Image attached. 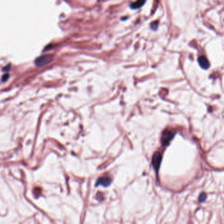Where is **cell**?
<instances>
[{"label":"cell","mask_w":224,"mask_h":224,"mask_svg":"<svg viewBox=\"0 0 224 224\" xmlns=\"http://www.w3.org/2000/svg\"><path fill=\"white\" fill-rule=\"evenodd\" d=\"M53 55H42L41 57H39L38 58H37L35 60V63L36 66L41 67H44L47 65V64H49V63H51V62L53 61Z\"/></svg>","instance_id":"obj_1"},{"label":"cell","mask_w":224,"mask_h":224,"mask_svg":"<svg viewBox=\"0 0 224 224\" xmlns=\"http://www.w3.org/2000/svg\"><path fill=\"white\" fill-rule=\"evenodd\" d=\"M174 136V133L170 130H166L164 133L162 137V143L163 145H169L170 141Z\"/></svg>","instance_id":"obj_2"},{"label":"cell","mask_w":224,"mask_h":224,"mask_svg":"<svg viewBox=\"0 0 224 224\" xmlns=\"http://www.w3.org/2000/svg\"><path fill=\"white\" fill-rule=\"evenodd\" d=\"M161 160H162V155L160 153L156 152L153 154V157L152 158V164L154 167V168L157 171L158 170L159 166H160Z\"/></svg>","instance_id":"obj_3"},{"label":"cell","mask_w":224,"mask_h":224,"mask_svg":"<svg viewBox=\"0 0 224 224\" xmlns=\"http://www.w3.org/2000/svg\"><path fill=\"white\" fill-rule=\"evenodd\" d=\"M111 180L110 178H108V177H102V178L98 179L96 185H97V186L100 185V186H102L104 187H107V186H110V183H111Z\"/></svg>","instance_id":"obj_4"},{"label":"cell","mask_w":224,"mask_h":224,"mask_svg":"<svg viewBox=\"0 0 224 224\" xmlns=\"http://www.w3.org/2000/svg\"><path fill=\"white\" fill-rule=\"evenodd\" d=\"M198 61L199 63L200 66L202 68H204V69H207L210 66L208 61L205 57H200L199 58V60H198Z\"/></svg>","instance_id":"obj_5"},{"label":"cell","mask_w":224,"mask_h":224,"mask_svg":"<svg viewBox=\"0 0 224 224\" xmlns=\"http://www.w3.org/2000/svg\"><path fill=\"white\" fill-rule=\"evenodd\" d=\"M145 0H137V1L135 3H133L131 5V8L132 9H138L140 7H141L142 5H144L145 3Z\"/></svg>","instance_id":"obj_6"},{"label":"cell","mask_w":224,"mask_h":224,"mask_svg":"<svg viewBox=\"0 0 224 224\" xmlns=\"http://www.w3.org/2000/svg\"><path fill=\"white\" fill-rule=\"evenodd\" d=\"M199 201L200 202H203V201H205L206 200V194L205 193H201V195H200V196H199Z\"/></svg>","instance_id":"obj_7"},{"label":"cell","mask_w":224,"mask_h":224,"mask_svg":"<svg viewBox=\"0 0 224 224\" xmlns=\"http://www.w3.org/2000/svg\"><path fill=\"white\" fill-rule=\"evenodd\" d=\"M158 23L157 22H153L152 25H151V27H152V28L153 30H156L157 27H158Z\"/></svg>","instance_id":"obj_8"},{"label":"cell","mask_w":224,"mask_h":224,"mask_svg":"<svg viewBox=\"0 0 224 224\" xmlns=\"http://www.w3.org/2000/svg\"><path fill=\"white\" fill-rule=\"evenodd\" d=\"M8 78H9V75H8V74H5V75H3V77H2V81H6V80L8 79Z\"/></svg>","instance_id":"obj_9"}]
</instances>
